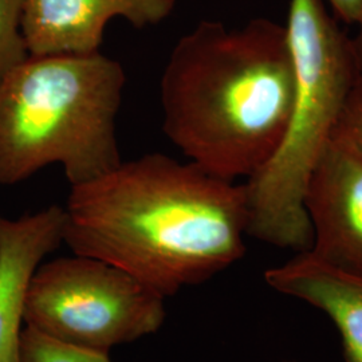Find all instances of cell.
<instances>
[{
  "instance_id": "1",
  "label": "cell",
  "mask_w": 362,
  "mask_h": 362,
  "mask_svg": "<svg viewBox=\"0 0 362 362\" xmlns=\"http://www.w3.org/2000/svg\"><path fill=\"white\" fill-rule=\"evenodd\" d=\"M64 243L129 272L163 297L200 285L246 254L245 184L163 153L70 185Z\"/></svg>"
},
{
  "instance_id": "2",
  "label": "cell",
  "mask_w": 362,
  "mask_h": 362,
  "mask_svg": "<svg viewBox=\"0 0 362 362\" xmlns=\"http://www.w3.org/2000/svg\"><path fill=\"white\" fill-rule=\"evenodd\" d=\"M296 93L286 27L203 21L179 39L160 82L163 130L191 163L248 179L272 156Z\"/></svg>"
},
{
  "instance_id": "3",
  "label": "cell",
  "mask_w": 362,
  "mask_h": 362,
  "mask_svg": "<svg viewBox=\"0 0 362 362\" xmlns=\"http://www.w3.org/2000/svg\"><path fill=\"white\" fill-rule=\"evenodd\" d=\"M125 70L101 52L28 55L0 79V184L52 164L70 185L121 164L117 116Z\"/></svg>"
},
{
  "instance_id": "4",
  "label": "cell",
  "mask_w": 362,
  "mask_h": 362,
  "mask_svg": "<svg viewBox=\"0 0 362 362\" xmlns=\"http://www.w3.org/2000/svg\"><path fill=\"white\" fill-rule=\"evenodd\" d=\"M285 27L296 69L294 101L279 143L245 182L247 235L305 252L313 242L306 189L336 134L358 66L351 38L322 0H290Z\"/></svg>"
},
{
  "instance_id": "5",
  "label": "cell",
  "mask_w": 362,
  "mask_h": 362,
  "mask_svg": "<svg viewBox=\"0 0 362 362\" xmlns=\"http://www.w3.org/2000/svg\"><path fill=\"white\" fill-rule=\"evenodd\" d=\"M165 297L129 272L76 255L42 262L27 288L25 326L61 342L109 351L158 332Z\"/></svg>"
},
{
  "instance_id": "6",
  "label": "cell",
  "mask_w": 362,
  "mask_h": 362,
  "mask_svg": "<svg viewBox=\"0 0 362 362\" xmlns=\"http://www.w3.org/2000/svg\"><path fill=\"white\" fill-rule=\"evenodd\" d=\"M305 207L313 231L309 252L362 275V160L337 133L311 175Z\"/></svg>"
},
{
  "instance_id": "7",
  "label": "cell",
  "mask_w": 362,
  "mask_h": 362,
  "mask_svg": "<svg viewBox=\"0 0 362 362\" xmlns=\"http://www.w3.org/2000/svg\"><path fill=\"white\" fill-rule=\"evenodd\" d=\"M176 0H25L22 35L28 55L100 52L105 28L122 18L136 28L156 26Z\"/></svg>"
},
{
  "instance_id": "8",
  "label": "cell",
  "mask_w": 362,
  "mask_h": 362,
  "mask_svg": "<svg viewBox=\"0 0 362 362\" xmlns=\"http://www.w3.org/2000/svg\"><path fill=\"white\" fill-rule=\"evenodd\" d=\"M65 209L19 219L0 214V362H21L27 288L43 259L64 245Z\"/></svg>"
},
{
  "instance_id": "9",
  "label": "cell",
  "mask_w": 362,
  "mask_h": 362,
  "mask_svg": "<svg viewBox=\"0 0 362 362\" xmlns=\"http://www.w3.org/2000/svg\"><path fill=\"white\" fill-rule=\"evenodd\" d=\"M264 281L275 291L324 311L338 329L345 361L362 362V275L339 270L305 251L269 269Z\"/></svg>"
},
{
  "instance_id": "10",
  "label": "cell",
  "mask_w": 362,
  "mask_h": 362,
  "mask_svg": "<svg viewBox=\"0 0 362 362\" xmlns=\"http://www.w3.org/2000/svg\"><path fill=\"white\" fill-rule=\"evenodd\" d=\"M21 362H112L109 351L69 345L25 326L21 337Z\"/></svg>"
},
{
  "instance_id": "11",
  "label": "cell",
  "mask_w": 362,
  "mask_h": 362,
  "mask_svg": "<svg viewBox=\"0 0 362 362\" xmlns=\"http://www.w3.org/2000/svg\"><path fill=\"white\" fill-rule=\"evenodd\" d=\"M25 0H0V79L28 57L22 35Z\"/></svg>"
},
{
  "instance_id": "12",
  "label": "cell",
  "mask_w": 362,
  "mask_h": 362,
  "mask_svg": "<svg viewBox=\"0 0 362 362\" xmlns=\"http://www.w3.org/2000/svg\"><path fill=\"white\" fill-rule=\"evenodd\" d=\"M337 134L349 144L362 160V70L350 85L337 125Z\"/></svg>"
},
{
  "instance_id": "13",
  "label": "cell",
  "mask_w": 362,
  "mask_h": 362,
  "mask_svg": "<svg viewBox=\"0 0 362 362\" xmlns=\"http://www.w3.org/2000/svg\"><path fill=\"white\" fill-rule=\"evenodd\" d=\"M337 16L348 25H356L362 11V0H327Z\"/></svg>"
},
{
  "instance_id": "14",
  "label": "cell",
  "mask_w": 362,
  "mask_h": 362,
  "mask_svg": "<svg viewBox=\"0 0 362 362\" xmlns=\"http://www.w3.org/2000/svg\"><path fill=\"white\" fill-rule=\"evenodd\" d=\"M356 26H357V34L354 38H351V45H353V52L356 55L357 66L360 70H362V11Z\"/></svg>"
},
{
  "instance_id": "15",
  "label": "cell",
  "mask_w": 362,
  "mask_h": 362,
  "mask_svg": "<svg viewBox=\"0 0 362 362\" xmlns=\"http://www.w3.org/2000/svg\"><path fill=\"white\" fill-rule=\"evenodd\" d=\"M286 362H291V361H286Z\"/></svg>"
}]
</instances>
